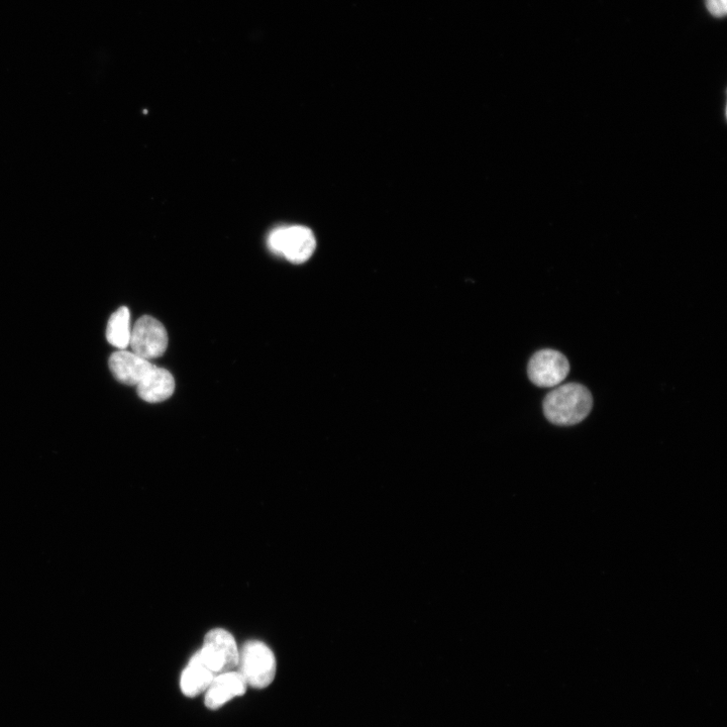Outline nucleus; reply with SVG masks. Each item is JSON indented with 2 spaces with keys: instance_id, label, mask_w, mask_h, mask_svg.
<instances>
[{
  "instance_id": "nucleus-1",
  "label": "nucleus",
  "mask_w": 727,
  "mask_h": 727,
  "mask_svg": "<svg viewBox=\"0 0 727 727\" xmlns=\"http://www.w3.org/2000/svg\"><path fill=\"white\" fill-rule=\"evenodd\" d=\"M593 398L590 391L577 383L562 385L551 391L544 400L548 421L558 426H574L590 413Z\"/></svg>"
},
{
  "instance_id": "nucleus-2",
  "label": "nucleus",
  "mask_w": 727,
  "mask_h": 727,
  "mask_svg": "<svg viewBox=\"0 0 727 727\" xmlns=\"http://www.w3.org/2000/svg\"><path fill=\"white\" fill-rule=\"evenodd\" d=\"M237 667L238 673L248 686L263 689L274 681L277 663L267 645L259 641H250L240 650Z\"/></svg>"
},
{
  "instance_id": "nucleus-3",
  "label": "nucleus",
  "mask_w": 727,
  "mask_h": 727,
  "mask_svg": "<svg viewBox=\"0 0 727 727\" xmlns=\"http://www.w3.org/2000/svg\"><path fill=\"white\" fill-rule=\"evenodd\" d=\"M267 244L270 251L293 264L305 263L317 248L313 231L302 226L279 227L273 230Z\"/></svg>"
},
{
  "instance_id": "nucleus-4",
  "label": "nucleus",
  "mask_w": 727,
  "mask_h": 727,
  "mask_svg": "<svg viewBox=\"0 0 727 727\" xmlns=\"http://www.w3.org/2000/svg\"><path fill=\"white\" fill-rule=\"evenodd\" d=\"M199 653L216 676L233 671L239 663L240 650L236 640L222 629L213 630L205 636Z\"/></svg>"
},
{
  "instance_id": "nucleus-5",
  "label": "nucleus",
  "mask_w": 727,
  "mask_h": 727,
  "mask_svg": "<svg viewBox=\"0 0 727 727\" xmlns=\"http://www.w3.org/2000/svg\"><path fill=\"white\" fill-rule=\"evenodd\" d=\"M130 347L133 353L148 361L159 358L168 347L166 329L156 319L145 316L132 329Z\"/></svg>"
},
{
  "instance_id": "nucleus-6",
  "label": "nucleus",
  "mask_w": 727,
  "mask_h": 727,
  "mask_svg": "<svg viewBox=\"0 0 727 727\" xmlns=\"http://www.w3.org/2000/svg\"><path fill=\"white\" fill-rule=\"evenodd\" d=\"M570 372L567 358L560 352L546 349L536 353L528 367L531 381L544 388L558 386Z\"/></svg>"
},
{
  "instance_id": "nucleus-7",
  "label": "nucleus",
  "mask_w": 727,
  "mask_h": 727,
  "mask_svg": "<svg viewBox=\"0 0 727 727\" xmlns=\"http://www.w3.org/2000/svg\"><path fill=\"white\" fill-rule=\"evenodd\" d=\"M248 685L243 677L234 671L217 675L205 691V705L216 710L238 696H243Z\"/></svg>"
},
{
  "instance_id": "nucleus-8",
  "label": "nucleus",
  "mask_w": 727,
  "mask_h": 727,
  "mask_svg": "<svg viewBox=\"0 0 727 727\" xmlns=\"http://www.w3.org/2000/svg\"><path fill=\"white\" fill-rule=\"evenodd\" d=\"M155 365L133 352L122 350L110 358L113 375L123 384L137 386Z\"/></svg>"
},
{
  "instance_id": "nucleus-9",
  "label": "nucleus",
  "mask_w": 727,
  "mask_h": 727,
  "mask_svg": "<svg viewBox=\"0 0 727 727\" xmlns=\"http://www.w3.org/2000/svg\"><path fill=\"white\" fill-rule=\"evenodd\" d=\"M174 390L175 380L172 374L168 370L157 366H154L137 385L139 396L149 403H158L169 399Z\"/></svg>"
},
{
  "instance_id": "nucleus-10",
  "label": "nucleus",
  "mask_w": 727,
  "mask_h": 727,
  "mask_svg": "<svg viewBox=\"0 0 727 727\" xmlns=\"http://www.w3.org/2000/svg\"><path fill=\"white\" fill-rule=\"evenodd\" d=\"M215 677L214 672L206 666L200 653L197 652L182 673L180 680L182 693L191 698L205 693Z\"/></svg>"
},
{
  "instance_id": "nucleus-11",
  "label": "nucleus",
  "mask_w": 727,
  "mask_h": 727,
  "mask_svg": "<svg viewBox=\"0 0 727 727\" xmlns=\"http://www.w3.org/2000/svg\"><path fill=\"white\" fill-rule=\"evenodd\" d=\"M131 336V314L124 306L111 317L107 328V339L112 346L122 351L130 347Z\"/></svg>"
},
{
  "instance_id": "nucleus-12",
  "label": "nucleus",
  "mask_w": 727,
  "mask_h": 727,
  "mask_svg": "<svg viewBox=\"0 0 727 727\" xmlns=\"http://www.w3.org/2000/svg\"><path fill=\"white\" fill-rule=\"evenodd\" d=\"M705 6L715 18H723L727 13V0H705Z\"/></svg>"
}]
</instances>
